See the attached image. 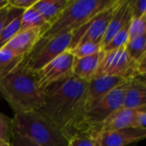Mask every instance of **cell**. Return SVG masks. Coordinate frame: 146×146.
I'll return each mask as SVG.
<instances>
[{"label":"cell","mask_w":146,"mask_h":146,"mask_svg":"<svg viewBox=\"0 0 146 146\" xmlns=\"http://www.w3.org/2000/svg\"><path fill=\"white\" fill-rule=\"evenodd\" d=\"M146 15V0H132V18H140Z\"/></svg>","instance_id":"484cf974"},{"label":"cell","mask_w":146,"mask_h":146,"mask_svg":"<svg viewBox=\"0 0 146 146\" xmlns=\"http://www.w3.org/2000/svg\"><path fill=\"white\" fill-rule=\"evenodd\" d=\"M12 134V121L7 115L0 113V142L10 143Z\"/></svg>","instance_id":"d4e9b609"},{"label":"cell","mask_w":146,"mask_h":146,"mask_svg":"<svg viewBox=\"0 0 146 146\" xmlns=\"http://www.w3.org/2000/svg\"><path fill=\"white\" fill-rule=\"evenodd\" d=\"M135 114L136 110H128L123 107L120 108L105 120L99 129V133L136 127Z\"/></svg>","instance_id":"9a60e30c"},{"label":"cell","mask_w":146,"mask_h":146,"mask_svg":"<svg viewBox=\"0 0 146 146\" xmlns=\"http://www.w3.org/2000/svg\"><path fill=\"white\" fill-rule=\"evenodd\" d=\"M47 26L48 24H46L40 14L33 7H32L23 12L19 33L37 27H44Z\"/></svg>","instance_id":"ffe728a7"},{"label":"cell","mask_w":146,"mask_h":146,"mask_svg":"<svg viewBox=\"0 0 146 146\" xmlns=\"http://www.w3.org/2000/svg\"><path fill=\"white\" fill-rule=\"evenodd\" d=\"M135 122L136 127L146 129V107H142L136 110Z\"/></svg>","instance_id":"f1b7e54d"},{"label":"cell","mask_w":146,"mask_h":146,"mask_svg":"<svg viewBox=\"0 0 146 146\" xmlns=\"http://www.w3.org/2000/svg\"><path fill=\"white\" fill-rule=\"evenodd\" d=\"M8 2L9 6L25 11L32 8L38 2V0H8Z\"/></svg>","instance_id":"83f0119b"},{"label":"cell","mask_w":146,"mask_h":146,"mask_svg":"<svg viewBox=\"0 0 146 146\" xmlns=\"http://www.w3.org/2000/svg\"><path fill=\"white\" fill-rule=\"evenodd\" d=\"M12 133L41 146H68V139L62 130L47 117L32 110L15 114Z\"/></svg>","instance_id":"3957f363"},{"label":"cell","mask_w":146,"mask_h":146,"mask_svg":"<svg viewBox=\"0 0 146 146\" xmlns=\"http://www.w3.org/2000/svg\"><path fill=\"white\" fill-rule=\"evenodd\" d=\"M10 144L11 146H41L33 143V141L25 137H22L14 133H12L11 134Z\"/></svg>","instance_id":"4316f807"},{"label":"cell","mask_w":146,"mask_h":146,"mask_svg":"<svg viewBox=\"0 0 146 146\" xmlns=\"http://www.w3.org/2000/svg\"><path fill=\"white\" fill-rule=\"evenodd\" d=\"M71 0H38L33 6L43 17L46 24L50 26L59 17Z\"/></svg>","instance_id":"2e32d148"},{"label":"cell","mask_w":146,"mask_h":146,"mask_svg":"<svg viewBox=\"0 0 146 146\" xmlns=\"http://www.w3.org/2000/svg\"><path fill=\"white\" fill-rule=\"evenodd\" d=\"M129 40L146 33V15L140 18H132L129 26Z\"/></svg>","instance_id":"cb8c5ba5"},{"label":"cell","mask_w":146,"mask_h":146,"mask_svg":"<svg viewBox=\"0 0 146 146\" xmlns=\"http://www.w3.org/2000/svg\"><path fill=\"white\" fill-rule=\"evenodd\" d=\"M73 38L74 32H69L46 40H38L21 65L30 73L40 69L59 55L68 50Z\"/></svg>","instance_id":"52a82bcc"},{"label":"cell","mask_w":146,"mask_h":146,"mask_svg":"<svg viewBox=\"0 0 146 146\" xmlns=\"http://www.w3.org/2000/svg\"><path fill=\"white\" fill-rule=\"evenodd\" d=\"M101 50V45L98 43L94 42H85L79 44L75 48H74L70 51L74 57L80 58L93 55Z\"/></svg>","instance_id":"603a6c76"},{"label":"cell","mask_w":146,"mask_h":146,"mask_svg":"<svg viewBox=\"0 0 146 146\" xmlns=\"http://www.w3.org/2000/svg\"><path fill=\"white\" fill-rule=\"evenodd\" d=\"M9 3L8 0H0V9Z\"/></svg>","instance_id":"4dcf8cb0"},{"label":"cell","mask_w":146,"mask_h":146,"mask_svg":"<svg viewBox=\"0 0 146 146\" xmlns=\"http://www.w3.org/2000/svg\"><path fill=\"white\" fill-rule=\"evenodd\" d=\"M133 79L125 80L107 93L86 115L77 133L83 131H94L99 133V129L105 120L115 111L122 107L125 94Z\"/></svg>","instance_id":"8992f818"},{"label":"cell","mask_w":146,"mask_h":146,"mask_svg":"<svg viewBox=\"0 0 146 146\" xmlns=\"http://www.w3.org/2000/svg\"><path fill=\"white\" fill-rule=\"evenodd\" d=\"M9 9V3L4 6L3 8H2L0 9V37L3 32V29L4 27L5 22H6V19H7V15H8V12Z\"/></svg>","instance_id":"f546056e"},{"label":"cell","mask_w":146,"mask_h":146,"mask_svg":"<svg viewBox=\"0 0 146 146\" xmlns=\"http://www.w3.org/2000/svg\"><path fill=\"white\" fill-rule=\"evenodd\" d=\"M0 94L15 114L38 110L44 102L42 91L38 89L33 74L21 64L0 79Z\"/></svg>","instance_id":"7a4b0ae2"},{"label":"cell","mask_w":146,"mask_h":146,"mask_svg":"<svg viewBox=\"0 0 146 146\" xmlns=\"http://www.w3.org/2000/svg\"><path fill=\"white\" fill-rule=\"evenodd\" d=\"M125 46L105 52L95 78L115 76L133 79L139 75L145 76L146 60L139 62L133 61L128 56Z\"/></svg>","instance_id":"ba28073f"},{"label":"cell","mask_w":146,"mask_h":146,"mask_svg":"<svg viewBox=\"0 0 146 146\" xmlns=\"http://www.w3.org/2000/svg\"><path fill=\"white\" fill-rule=\"evenodd\" d=\"M130 21L127 22L115 35V37L110 40L109 44H107L102 50L104 52L110 51L113 50L119 49L121 46H124L127 44L129 41V26H130Z\"/></svg>","instance_id":"7402d4cb"},{"label":"cell","mask_w":146,"mask_h":146,"mask_svg":"<svg viewBox=\"0 0 146 146\" xmlns=\"http://www.w3.org/2000/svg\"><path fill=\"white\" fill-rule=\"evenodd\" d=\"M68 146H101L99 133L94 131L78 132L70 137Z\"/></svg>","instance_id":"44dd1931"},{"label":"cell","mask_w":146,"mask_h":146,"mask_svg":"<svg viewBox=\"0 0 146 146\" xmlns=\"http://www.w3.org/2000/svg\"><path fill=\"white\" fill-rule=\"evenodd\" d=\"M122 107L128 110L146 107L145 76L139 75L131 80L124 97Z\"/></svg>","instance_id":"5bb4252c"},{"label":"cell","mask_w":146,"mask_h":146,"mask_svg":"<svg viewBox=\"0 0 146 146\" xmlns=\"http://www.w3.org/2000/svg\"><path fill=\"white\" fill-rule=\"evenodd\" d=\"M0 146H11V144L7 142H0Z\"/></svg>","instance_id":"1f68e13d"},{"label":"cell","mask_w":146,"mask_h":146,"mask_svg":"<svg viewBox=\"0 0 146 146\" xmlns=\"http://www.w3.org/2000/svg\"><path fill=\"white\" fill-rule=\"evenodd\" d=\"M146 137V129L130 127L99 133L101 146H127L141 141Z\"/></svg>","instance_id":"30bf717a"},{"label":"cell","mask_w":146,"mask_h":146,"mask_svg":"<svg viewBox=\"0 0 146 146\" xmlns=\"http://www.w3.org/2000/svg\"><path fill=\"white\" fill-rule=\"evenodd\" d=\"M125 48L133 61L139 62L146 60V33L129 40Z\"/></svg>","instance_id":"d6986e66"},{"label":"cell","mask_w":146,"mask_h":146,"mask_svg":"<svg viewBox=\"0 0 146 146\" xmlns=\"http://www.w3.org/2000/svg\"><path fill=\"white\" fill-rule=\"evenodd\" d=\"M130 78L101 76L94 78L88 84V87L82 98L76 104L69 123L64 133L68 139L75 134L86 115L111 90Z\"/></svg>","instance_id":"5b68a950"},{"label":"cell","mask_w":146,"mask_h":146,"mask_svg":"<svg viewBox=\"0 0 146 146\" xmlns=\"http://www.w3.org/2000/svg\"><path fill=\"white\" fill-rule=\"evenodd\" d=\"M115 0H71L59 17L42 33L39 40L74 32L115 3Z\"/></svg>","instance_id":"277c9868"},{"label":"cell","mask_w":146,"mask_h":146,"mask_svg":"<svg viewBox=\"0 0 146 146\" xmlns=\"http://www.w3.org/2000/svg\"><path fill=\"white\" fill-rule=\"evenodd\" d=\"M105 52L100 50L93 55L77 58L74 57L73 64V75L78 79L90 82L92 80L97 74L99 64L101 63Z\"/></svg>","instance_id":"4fadbf2b"},{"label":"cell","mask_w":146,"mask_h":146,"mask_svg":"<svg viewBox=\"0 0 146 146\" xmlns=\"http://www.w3.org/2000/svg\"><path fill=\"white\" fill-rule=\"evenodd\" d=\"M24 56H20L6 47L0 49V79L14 71L24 60Z\"/></svg>","instance_id":"ac0fdd59"},{"label":"cell","mask_w":146,"mask_h":146,"mask_svg":"<svg viewBox=\"0 0 146 146\" xmlns=\"http://www.w3.org/2000/svg\"><path fill=\"white\" fill-rule=\"evenodd\" d=\"M132 20V0H120L101 43V50Z\"/></svg>","instance_id":"7c38bea8"},{"label":"cell","mask_w":146,"mask_h":146,"mask_svg":"<svg viewBox=\"0 0 146 146\" xmlns=\"http://www.w3.org/2000/svg\"><path fill=\"white\" fill-rule=\"evenodd\" d=\"M74 60V55L67 50L40 69L32 73L38 89L43 91L51 84L73 75Z\"/></svg>","instance_id":"9c48e42d"},{"label":"cell","mask_w":146,"mask_h":146,"mask_svg":"<svg viewBox=\"0 0 146 146\" xmlns=\"http://www.w3.org/2000/svg\"><path fill=\"white\" fill-rule=\"evenodd\" d=\"M23 12L24 10L22 9L9 6L6 22L0 37V49L19 33Z\"/></svg>","instance_id":"e0dca14e"},{"label":"cell","mask_w":146,"mask_h":146,"mask_svg":"<svg viewBox=\"0 0 146 146\" xmlns=\"http://www.w3.org/2000/svg\"><path fill=\"white\" fill-rule=\"evenodd\" d=\"M48 27L49 26L37 27L18 33L3 47H6L15 54L26 57L32 51L37 42L39 40L42 33H44Z\"/></svg>","instance_id":"8fae6325"},{"label":"cell","mask_w":146,"mask_h":146,"mask_svg":"<svg viewBox=\"0 0 146 146\" xmlns=\"http://www.w3.org/2000/svg\"><path fill=\"white\" fill-rule=\"evenodd\" d=\"M88 84L74 75L51 84L42 91L44 102L37 111L50 120L64 133Z\"/></svg>","instance_id":"6da1fadb"}]
</instances>
